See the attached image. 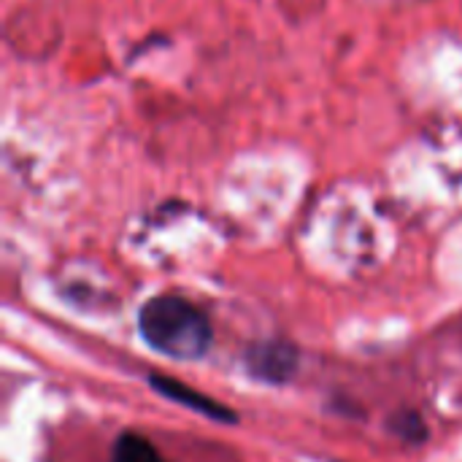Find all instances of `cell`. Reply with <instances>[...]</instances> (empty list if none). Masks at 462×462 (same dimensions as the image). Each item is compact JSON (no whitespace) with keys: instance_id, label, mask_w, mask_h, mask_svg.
Segmentation results:
<instances>
[{"instance_id":"cell-1","label":"cell","mask_w":462,"mask_h":462,"mask_svg":"<svg viewBox=\"0 0 462 462\" xmlns=\"http://www.w3.org/2000/svg\"><path fill=\"white\" fill-rule=\"evenodd\" d=\"M138 330L154 352L181 363L206 357L214 344L208 314L181 295L149 298L138 311Z\"/></svg>"},{"instance_id":"cell-2","label":"cell","mask_w":462,"mask_h":462,"mask_svg":"<svg viewBox=\"0 0 462 462\" xmlns=\"http://www.w3.org/2000/svg\"><path fill=\"white\" fill-rule=\"evenodd\" d=\"M244 371L263 384L282 387L300 371V349L287 338H260L244 352Z\"/></svg>"},{"instance_id":"cell-3","label":"cell","mask_w":462,"mask_h":462,"mask_svg":"<svg viewBox=\"0 0 462 462\" xmlns=\"http://www.w3.org/2000/svg\"><path fill=\"white\" fill-rule=\"evenodd\" d=\"M149 384H152V390H157L162 398H168V401H173V403H179V406H184V409H189V411H198V414L208 417L211 422H222V425H236V422H238V414H236L230 406L219 403L217 398H208V395L200 393V390H192L189 384H184V382H179V379H173V376L152 374V376H149Z\"/></svg>"},{"instance_id":"cell-4","label":"cell","mask_w":462,"mask_h":462,"mask_svg":"<svg viewBox=\"0 0 462 462\" xmlns=\"http://www.w3.org/2000/svg\"><path fill=\"white\" fill-rule=\"evenodd\" d=\"M111 462H168L160 449L141 433L125 430L111 444Z\"/></svg>"},{"instance_id":"cell-5","label":"cell","mask_w":462,"mask_h":462,"mask_svg":"<svg viewBox=\"0 0 462 462\" xmlns=\"http://www.w3.org/2000/svg\"><path fill=\"white\" fill-rule=\"evenodd\" d=\"M387 428L401 439V441H414V444H422L425 439H428V425L422 422V417L417 414V411H411V409H403V411H398V414H393L390 417V422H387Z\"/></svg>"}]
</instances>
